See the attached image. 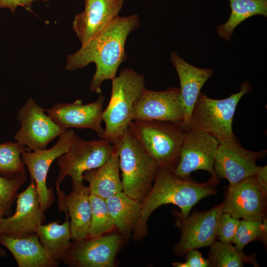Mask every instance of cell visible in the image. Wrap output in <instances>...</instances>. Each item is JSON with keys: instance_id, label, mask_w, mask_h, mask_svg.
I'll return each mask as SVG.
<instances>
[{"instance_id": "1", "label": "cell", "mask_w": 267, "mask_h": 267, "mask_svg": "<svg viewBox=\"0 0 267 267\" xmlns=\"http://www.w3.org/2000/svg\"><path fill=\"white\" fill-rule=\"evenodd\" d=\"M139 25L137 14L118 16L105 29L82 44L79 50L68 56L66 69L74 71L94 63L96 71L89 89L100 94L103 81L114 78L120 65L126 59L127 39Z\"/></svg>"}, {"instance_id": "2", "label": "cell", "mask_w": 267, "mask_h": 267, "mask_svg": "<svg viewBox=\"0 0 267 267\" xmlns=\"http://www.w3.org/2000/svg\"><path fill=\"white\" fill-rule=\"evenodd\" d=\"M220 181L211 178L199 183L190 178H181L166 169H159L153 185L142 202L139 220L132 233L136 241L142 240L148 233L147 222L152 213L159 207L169 204L179 208L182 218H187L192 208L201 199L215 195Z\"/></svg>"}, {"instance_id": "3", "label": "cell", "mask_w": 267, "mask_h": 267, "mask_svg": "<svg viewBox=\"0 0 267 267\" xmlns=\"http://www.w3.org/2000/svg\"><path fill=\"white\" fill-rule=\"evenodd\" d=\"M110 100L103 110L105 128L101 138L115 144L133 120L134 107L145 89L144 76L132 69H124L111 80Z\"/></svg>"}, {"instance_id": "4", "label": "cell", "mask_w": 267, "mask_h": 267, "mask_svg": "<svg viewBox=\"0 0 267 267\" xmlns=\"http://www.w3.org/2000/svg\"><path fill=\"white\" fill-rule=\"evenodd\" d=\"M113 145L119 156L123 191L142 202L153 185L159 168L129 129Z\"/></svg>"}, {"instance_id": "5", "label": "cell", "mask_w": 267, "mask_h": 267, "mask_svg": "<svg viewBox=\"0 0 267 267\" xmlns=\"http://www.w3.org/2000/svg\"><path fill=\"white\" fill-rule=\"evenodd\" d=\"M128 129L159 169L173 171L186 133L181 125L165 121H133Z\"/></svg>"}, {"instance_id": "6", "label": "cell", "mask_w": 267, "mask_h": 267, "mask_svg": "<svg viewBox=\"0 0 267 267\" xmlns=\"http://www.w3.org/2000/svg\"><path fill=\"white\" fill-rule=\"evenodd\" d=\"M251 90L249 82L245 81L238 92L222 99L210 98L200 92L191 112L188 131L208 133L220 143L237 140L232 128L234 113L242 97Z\"/></svg>"}, {"instance_id": "7", "label": "cell", "mask_w": 267, "mask_h": 267, "mask_svg": "<svg viewBox=\"0 0 267 267\" xmlns=\"http://www.w3.org/2000/svg\"><path fill=\"white\" fill-rule=\"evenodd\" d=\"M114 150V145L106 138L86 140L76 134L68 151L56 159L59 173L56 184L59 185L69 176L72 179V191L84 190L87 187L83 183L84 173L102 166Z\"/></svg>"}, {"instance_id": "8", "label": "cell", "mask_w": 267, "mask_h": 267, "mask_svg": "<svg viewBox=\"0 0 267 267\" xmlns=\"http://www.w3.org/2000/svg\"><path fill=\"white\" fill-rule=\"evenodd\" d=\"M126 239L119 233L73 241L61 262L71 267H114Z\"/></svg>"}, {"instance_id": "9", "label": "cell", "mask_w": 267, "mask_h": 267, "mask_svg": "<svg viewBox=\"0 0 267 267\" xmlns=\"http://www.w3.org/2000/svg\"><path fill=\"white\" fill-rule=\"evenodd\" d=\"M222 212L239 219L267 218V181L256 175L228 185L222 202Z\"/></svg>"}, {"instance_id": "10", "label": "cell", "mask_w": 267, "mask_h": 267, "mask_svg": "<svg viewBox=\"0 0 267 267\" xmlns=\"http://www.w3.org/2000/svg\"><path fill=\"white\" fill-rule=\"evenodd\" d=\"M222 209L221 203L207 211L192 212L185 218H181L178 210H173L175 226L181 233L179 241L174 247L175 254L180 257L190 250L210 247L216 241Z\"/></svg>"}, {"instance_id": "11", "label": "cell", "mask_w": 267, "mask_h": 267, "mask_svg": "<svg viewBox=\"0 0 267 267\" xmlns=\"http://www.w3.org/2000/svg\"><path fill=\"white\" fill-rule=\"evenodd\" d=\"M76 134L74 130H67L58 137L56 143L50 148L34 151L26 150L22 153L21 159L26 166L31 179L34 181L41 207L45 212L54 202L53 190L47 187L46 177L53 161L68 151Z\"/></svg>"}, {"instance_id": "12", "label": "cell", "mask_w": 267, "mask_h": 267, "mask_svg": "<svg viewBox=\"0 0 267 267\" xmlns=\"http://www.w3.org/2000/svg\"><path fill=\"white\" fill-rule=\"evenodd\" d=\"M220 142L212 135L201 131L186 132L179 153L178 163L172 171L181 178H187L192 172H208L211 178L220 181L214 172L215 158Z\"/></svg>"}, {"instance_id": "13", "label": "cell", "mask_w": 267, "mask_h": 267, "mask_svg": "<svg viewBox=\"0 0 267 267\" xmlns=\"http://www.w3.org/2000/svg\"><path fill=\"white\" fill-rule=\"evenodd\" d=\"M16 119L21 127L14 139L30 151L46 149L49 142L64 132L32 98L20 107Z\"/></svg>"}, {"instance_id": "14", "label": "cell", "mask_w": 267, "mask_h": 267, "mask_svg": "<svg viewBox=\"0 0 267 267\" xmlns=\"http://www.w3.org/2000/svg\"><path fill=\"white\" fill-rule=\"evenodd\" d=\"M14 214L0 218V234L22 238L36 233L37 228L45 221L34 181L18 194Z\"/></svg>"}, {"instance_id": "15", "label": "cell", "mask_w": 267, "mask_h": 267, "mask_svg": "<svg viewBox=\"0 0 267 267\" xmlns=\"http://www.w3.org/2000/svg\"><path fill=\"white\" fill-rule=\"evenodd\" d=\"M184 118L180 89L156 91L146 88L133 110V121H165L182 126Z\"/></svg>"}, {"instance_id": "16", "label": "cell", "mask_w": 267, "mask_h": 267, "mask_svg": "<svg viewBox=\"0 0 267 267\" xmlns=\"http://www.w3.org/2000/svg\"><path fill=\"white\" fill-rule=\"evenodd\" d=\"M267 151L254 152L243 148L237 140L220 143L214 164V172L220 178H225L234 185L256 175L257 160L264 158Z\"/></svg>"}, {"instance_id": "17", "label": "cell", "mask_w": 267, "mask_h": 267, "mask_svg": "<svg viewBox=\"0 0 267 267\" xmlns=\"http://www.w3.org/2000/svg\"><path fill=\"white\" fill-rule=\"evenodd\" d=\"M104 97L101 93L95 101L83 104L80 99L71 103H59L45 109L47 115L63 131L70 128L89 129L101 138L104 129L102 127Z\"/></svg>"}, {"instance_id": "18", "label": "cell", "mask_w": 267, "mask_h": 267, "mask_svg": "<svg viewBox=\"0 0 267 267\" xmlns=\"http://www.w3.org/2000/svg\"><path fill=\"white\" fill-rule=\"evenodd\" d=\"M124 0H85L84 11L77 14L73 29L82 44L105 29L119 16Z\"/></svg>"}, {"instance_id": "19", "label": "cell", "mask_w": 267, "mask_h": 267, "mask_svg": "<svg viewBox=\"0 0 267 267\" xmlns=\"http://www.w3.org/2000/svg\"><path fill=\"white\" fill-rule=\"evenodd\" d=\"M170 59L179 79L180 98L184 115L182 127L187 132L191 112L200 90L214 71L210 69L195 67L180 58L176 52H171Z\"/></svg>"}, {"instance_id": "20", "label": "cell", "mask_w": 267, "mask_h": 267, "mask_svg": "<svg viewBox=\"0 0 267 267\" xmlns=\"http://www.w3.org/2000/svg\"><path fill=\"white\" fill-rule=\"evenodd\" d=\"M58 210L66 212L70 218L72 240L78 241L89 237L91 220L89 192L88 186L84 190L72 191L66 195L59 184L56 186Z\"/></svg>"}, {"instance_id": "21", "label": "cell", "mask_w": 267, "mask_h": 267, "mask_svg": "<svg viewBox=\"0 0 267 267\" xmlns=\"http://www.w3.org/2000/svg\"><path fill=\"white\" fill-rule=\"evenodd\" d=\"M0 244L11 253L19 267H55L59 265L46 252L36 233L22 238L0 234Z\"/></svg>"}, {"instance_id": "22", "label": "cell", "mask_w": 267, "mask_h": 267, "mask_svg": "<svg viewBox=\"0 0 267 267\" xmlns=\"http://www.w3.org/2000/svg\"><path fill=\"white\" fill-rule=\"evenodd\" d=\"M83 178L89 183L90 194L106 199L122 192L119 159L115 147L110 158L104 165L85 172Z\"/></svg>"}, {"instance_id": "23", "label": "cell", "mask_w": 267, "mask_h": 267, "mask_svg": "<svg viewBox=\"0 0 267 267\" xmlns=\"http://www.w3.org/2000/svg\"><path fill=\"white\" fill-rule=\"evenodd\" d=\"M106 202L115 227L124 237H130L139 220L142 202L123 191L108 198Z\"/></svg>"}, {"instance_id": "24", "label": "cell", "mask_w": 267, "mask_h": 267, "mask_svg": "<svg viewBox=\"0 0 267 267\" xmlns=\"http://www.w3.org/2000/svg\"><path fill=\"white\" fill-rule=\"evenodd\" d=\"M64 213L66 220L62 223L52 222L40 225L36 230L42 245L58 264L61 262L71 242L69 218L67 212Z\"/></svg>"}, {"instance_id": "25", "label": "cell", "mask_w": 267, "mask_h": 267, "mask_svg": "<svg viewBox=\"0 0 267 267\" xmlns=\"http://www.w3.org/2000/svg\"><path fill=\"white\" fill-rule=\"evenodd\" d=\"M231 13L228 20L219 25L217 31L219 37L229 42L234 29L241 22L254 15L267 16V0H228Z\"/></svg>"}, {"instance_id": "26", "label": "cell", "mask_w": 267, "mask_h": 267, "mask_svg": "<svg viewBox=\"0 0 267 267\" xmlns=\"http://www.w3.org/2000/svg\"><path fill=\"white\" fill-rule=\"evenodd\" d=\"M232 244L219 241L213 243L208 254L211 267H242L246 264L260 267L256 253L246 255Z\"/></svg>"}, {"instance_id": "27", "label": "cell", "mask_w": 267, "mask_h": 267, "mask_svg": "<svg viewBox=\"0 0 267 267\" xmlns=\"http://www.w3.org/2000/svg\"><path fill=\"white\" fill-rule=\"evenodd\" d=\"M28 150L25 146L17 141H8L0 143V174L11 178L26 173L21 155Z\"/></svg>"}, {"instance_id": "28", "label": "cell", "mask_w": 267, "mask_h": 267, "mask_svg": "<svg viewBox=\"0 0 267 267\" xmlns=\"http://www.w3.org/2000/svg\"><path fill=\"white\" fill-rule=\"evenodd\" d=\"M254 241H260L267 246V218L240 221L232 243L238 250H243L247 244Z\"/></svg>"}, {"instance_id": "29", "label": "cell", "mask_w": 267, "mask_h": 267, "mask_svg": "<svg viewBox=\"0 0 267 267\" xmlns=\"http://www.w3.org/2000/svg\"><path fill=\"white\" fill-rule=\"evenodd\" d=\"M91 220L89 237H97L111 232L115 226L109 214L106 199L89 194Z\"/></svg>"}, {"instance_id": "30", "label": "cell", "mask_w": 267, "mask_h": 267, "mask_svg": "<svg viewBox=\"0 0 267 267\" xmlns=\"http://www.w3.org/2000/svg\"><path fill=\"white\" fill-rule=\"evenodd\" d=\"M26 179V173L11 178L0 174V211L3 217L11 215L12 206L17 198L18 191Z\"/></svg>"}, {"instance_id": "31", "label": "cell", "mask_w": 267, "mask_h": 267, "mask_svg": "<svg viewBox=\"0 0 267 267\" xmlns=\"http://www.w3.org/2000/svg\"><path fill=\"white\" fill-rule=\"evenodd\" d=\"M240 220L227 213L221 214L217 228L216 237L221 242L232 243Z\"/></svg>"}, {"instance_id": "32", "label": "cell", "mask_w": 267, "mask_h": 267, "mask_svg": "<svg viewBox=\"0 0 267 267\" xmlns=\"http://www.w3.org/2000/svg\"><path fill=\"white\" fill-rule=\"evenodd\" d=\"M184 255L185 262L172 263L174 267H211L208 259L203 257L202 254L197 249L188 251Z\"/></svg>"}, {"instance_id": "33", "label": "cell", "mask_w": 267, "mask_h": 267, "mask_svg": "<svg viewBox=\"0 0 267 267\" xmlns=\"http://www.w3.org/2000/svg\"><path fill=\"white\" fill-rule=\"evenodd\" d=\"M35 0L46 1L47 0H0V9L7 8L13 13L17 7H30L32 2Z\"/></svg>"}, {"instance_id": "34", "label": "cell", "mask_w": 267, "mask_h": 267, "mask_svg": "<svg viewBox=\"0 0 267 267\" xmlns=\"http://www.w3.org/2000/svg\"><path fill=\"white\" fill-rule=\"evenodd\" d=\"M1 217H3V216L1 211H0V218ZM6 256H7L6 252L4 250L2 249V248L0 246V260L1 259L6 257Z\"/></svg>"}]
</instances>
